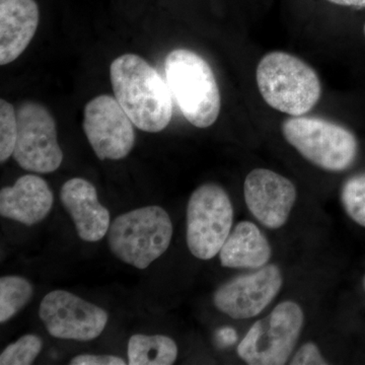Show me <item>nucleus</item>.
Returning a JSON list of instances; mask_svg holds the SVG:
<instances>
[{"label": "nucleus", "instance_id": "obj_1", "mask_svg": "<svg viewBox=\"0 0 365 365\" xmlns=\"http://www.w3.org/2000/svg\"><path fill=\"white\" fill-rule=\"evenodd\" d=\"M110 78L115 98L140 130L157 133L170 124L173 97L167 81L155 67L136 54L112 62Z\"/></svg>", "mask_w": 365, "mask_h": 365}, {"label": "nucleus", "instance_id": "obj_2", "mask_svg": "<svg viewBox=\"0 0 365 365\" xmlns=\"http://www.w3.org/2000/svg\"><path fill=\"white\" fill-rule=\"evenodd\" d=\"M165 81L182 116L197 128L215 123L222 97L212 68L192 50H173L165 60Z\"/></svg>", "mask_w": 365, "mask_h": 365}, {"label": "nucleus", "instance_id": "obj_3", "mask_svg": "<svg viewBox=\"0 0 365 365\" xmlns=\"http://www.w3.org/2000/svg\"><path fill=\"white\" fill-rule=\"evenodd\" d=\"M256 79L264 101L290 116L306 115L321 98V81L313 67L288 53L265 55L257 67Z\"/></svg>", "mask_w": 365, "mask_h": 365}, {"label": "nucleus", "instance_id": "obj_4", "mask_svg": "<svg viewBox=\"0 0 365 365\" xmlns=\"http://www.w3.org/2000/svg\"><path fill=\"white\" fill-rule=\"evenodd\" d=\"M172 237L167 211L146 206L118 216L110 225L108 244L119 260L143 270L169 249Z\"/></svg>", "mask_w": 365, "mask_h": 365}, {"label": "nucleus", "instance_id": "obj_5", "mask_svg": "<svg viewBox=\"0 0 365 365\" xmlns=\"http://www.w3.org/2000/svg\"><path fill=\"white\" fill-rule=\"evenodd\" d=\"M281 128L287 143L321 169L342 172L356 160V137L339 124L323 118L292 116Z\"/></svg>", "mask_w": 365, "mask_h": 365}, {"label": "nucleus", "instance_id": "obj_6", "mask_svg": "<svg viewBox=\"0 0 365 365\" xmlns=\"http://www.w3.org/2000/svg\"><path fill=\"white\" fill-rule=\"evenodd\" d=\"M234 207L227 192L206 182L190 197L187 206V245L196 258L210 260L220 254L232 232Z\"/></svg>", "mask_w": 365, "mask_h": 365}, {"label": "nucleus", "instance_id": "obj_7", "mask_svg": "<svg viewBox=\"0 0 365 365\" xmlns=\"http://www.w3.org/2000/svg\"><path fill=\"white\" fill-rule=\"evenodd\" d=\"M304 314L294 302H281L250 329L237 346V354L251 365L285 364L302 332Z\"/></svg>", "mask_w": 365, "mask_h": 365}, {"label": "nucleus", "instance_id": "obj_8", "mask_svg": "<svg viewBox=\"0 0 365 365\" xmlns=\"http://www.w3.org/2000/svg\"><path fill=\"white\" fill-rule=\"evenodd\" d=\"M18 139L14 158L21 169L49 174L63 160L57 139L56 122L51 113L40 103L26 101L16 109Z\"/></svg>", "mask_w": 365, "mask_h": 365}, {"label": "nucleus", "instance_id": "obj_9", "mask_svg": "<svg viewBox=\"0 0 365 365\" xmlns=\"http://www.w3.org/2000/svg\"><path fill=\"white\" fill-rule=\"evenodd\" d=\"M39 317L57 339L91 341L104 332L107 312L66 290H53L41 302Z\"/></svg>", "mask_w": 365, "mask_h": 365}, {"label": "nucleus", "instance_id": "obj_10", "mask_svg": "<svg viewBox=\"0 0 365 365\" xmlns=\"http://www.w3.org/2000/svg\"><path fill=\"white\" fill-rule=\"evenodd\" d=\"M133 125L111 96H98L86 106L83 130L101 160H122L131 153L135 143Z\"/></svg>", "mask_w": 365, "mask_h": 365}, {"label": "nucleus", "instance_id": "obj_11", "mask_svg": "<svg viewBox=\"0 0 365 365\" xmlns=\"http://www.w3.org/2000/svg\"><path fill=\"white\" fill-rule=\"evenodd\" d=\"M279 267L265 265L256 272L237 276L216 290L213 302L222 313L235 319H252L272 302L282 287Z\"/></svg>", "mask_w": 365, "mask_h": 365}, {"label": "nucleus", "instance_id": "obj_12", "mask_svg": "<svg viewBox=\"0 0 365 365\" xmlns=\"http://www.w3.org/2000/svg\"><path fill=\"white\" fill-rule=\"evenodd\" d=\"M244 194L252 215L270 230H277L287 223L297 195L294 182L267 169L249 173Z\"/></svg>", "mask_w": 365, "mask_h": 365}, {"label": "nucleus", "instance_id": "obj_13", "mask_svg": "<svg viewBox=\"0 0 365 365\" xmlns=\"http://www.w3.org/2000/svg\"><path fill=\"white\" fill-rule=\"evenodd\" d=\"M60 200L83 241L95 242L104 239L111 225V216L98 201L97 189L91 182L83 178L68 180L60 190Z\"/></svg>", "mask_w": 365, "mask_h": 365}, {"label": "nucleus", "instance_id": "obj_14", "mask_svg": "<svg viewBox=\"0 0 365 365\" xmlns=\"http://www.w3.org/2000/svg\"><path fill=\"white\" fill-rule=\"evenodd\" d=\"M54 196L49 185L36 175L19 178L14 186L0 191V215L23 223L37 225L51 212Z\"/></svg>", "mask_w": 365, "mask_h": 365}, {"label": "nucleus", "instance_id": "obj_15", "mask_svg": "<svg viewBox=\"0 0 365 365\" xmlns=\"http://www.w3.org/2000/svg\"><path fill=\"white\" fill-rule=\"evenodd\" d=\"M39 6L35 0H6L0 4V64L6 66L23 54L38 25Z\"/></svg>", "mask_w": 365, "mask_h": 365}, {"label": "nucleus", "instance_id": "obj_16", "mask_svg": "<svg viewBox=\"0 0 365 365\" xmlns=\"http://www.w3.org/2000/svg\"><path fill=\"white\" fill-rule=\"evenodd\" d=\"M272 249L256 225L242 222L230 232L220 252L223 267L260 269L270 260Z\"/></svg>", "mask_w": 365, "mask_h": 365}, {"label": "nucleus", "instance_id": "obj_17", "mask_svg": "<svg viewBox=\"0 0 365 365\" xmlns=\"http://www.w3.org/2000/svg\"><path fill=\"white\" fill-rule=\"evenodd\" d=\"M130 365H170L178 357V346L172 338L163 335L132 336L128 342Z\"/></svg>", "mask_w": 365, "mask_h": 365}, {"label": "nucleus", "instance_id": "obj_18", "mask_svg": "<svg viewBox=\"0 0 365 365\" xmlns=\"http://www.w3.org/2000/svg\"><path fill=\"white\" fill-rule=\"evenodd\" d=\"M32 283L21 276H4L0 279V323H6L32 299Z\"/></svg>", "mask_w": 365, "mask_h": 365}, {"label": "nucleus", "instance_id": "obj_19", "mask_svg": "<svg viewBox=\"0 0 365 365\" xmlns=\"http://www.w3.org/2000/svg\"><path fill=\"white\" fill-rule=\"evenodd\" d=\"M341 201L348 216L365 227V174L349 178L344 182Z\"/></svg>", "mask_w": 365, "mask_h": 365}, {"label": "nucleus", "instance_id": "obj_20", "mask_svg": "<svg viewBox=\"0 0 365 365\" xmlns=\"http://www.w3.org/2000/svg\"><path fill=\"white\" fill-rule=\"evenodd\" d=\"M43 342L36 335H25L7 346L0 355L1 365L33 364L42 350Z\"/></svg>", "mask_w": 365, "mask_h": 365}, {"label": "nucleus", "instance_id": "obj_21", "mask_svg": "<svg viewBox=\"0 0 365 365\" xmlns=\"http://www.w3.org/2000/svg\"><path fill=\"white\" fill-rule=\"evenodd\" d=\"M18 139V116L14 106L0 101V162L4 163L14 155Z\"/></svg>", "mask_w": 365, "mask_h": 365}, {"label": "nucleus", "instance_id": "obj_22", "mask_svg": "<svg viewBox=\"0 0 365 365\" xmlns=\"http://www.w3.org/2000/svg\"><path fill=\"white\" fill-rule=\"evenodd\" d=\"M292 365H307V364H328L327 360L322 356L319 352L318 346L314 343H307L302 345V347L297 350L294 356L292 357Z\"/></svg>", "mask_w": 365, "mask_h": 365}, {"label": "nucleus", "instance_id": "obj_23", "mask_svg": "<svg viewBox=\"0 0 365 365\" xmlns=\"http://www.w3.org/2000/svg\"><path fill=\"white\" fill-rule=\"evenodd\" d=\"M126 361L114 355L81 354L71 360V365H125Z\"/></svg>", "mask_w": 365, "mask_h": 365}, {"label": "nucleus", "instance_id": "obj_24", "mask_svg": "<svg viewBox=\"0 0 365 365\" xmlns=\"http://www.w3.org/2000/svg\"><path fill=\"white\" fill-rule=\"evenodd\" d=\"M237 332H235L234 328H230V327L220 328V330L216 332V340H217V343L220 345H232L235 341H237Z\"/></svg>", "mask_w": 365, "mask_h": 365}, {"label": "nucleus", "instance_id": "obj_25", "mask_svg": "<svg viewBox=\"0 0 365 365\" xmlns=\"http://www.w3.org/2000/svg\"><path fill=\"white\" fill-rule=\"evenodd\" d=\"M334 4L342 6L359 7V9H365V0H328Z\"/></svg>", "mask_w": 365, "mask_h": 365}, {"label": "nucleus", "instance_id": "obj_26", "mask_svg": "<svg viewBox=\"0 0 365 365\" xmlns=\"http://www.w3.org/2000/svg\"><path fill=\"white\" fill-rule=\"evenodd\" d=\"M6 1V0H0V4H2V2Z\"/></svg>", "mask_w": 365, "mask_h": 365}, {"label": "nucleus", "instance_id": "obj_27", "mask_svg": "<svg viewBox=\"0 0 365 365\" xmlns=\"http://www.w3.org/2000/svg\"><path fill=\"white\" fill-rule=\"evenodd\" d=\"M364 38H365V25H364Z\"/></svg>", "mask_w": 365, "mask_h": 365}, {"label": "nucleus", "instance_id": "obj_28", "mask_svg": "<svg viewBox=\"0 0 365 365\" xmlns=\"http://www.w3.org/2000/svg\"><path fill=\"white\" fill-rule=\"evenodd\" d=\"M364 289H365V278H364Z\"/></svg>", "mask_w": 365, "mask_h": 365}]
</instances>
